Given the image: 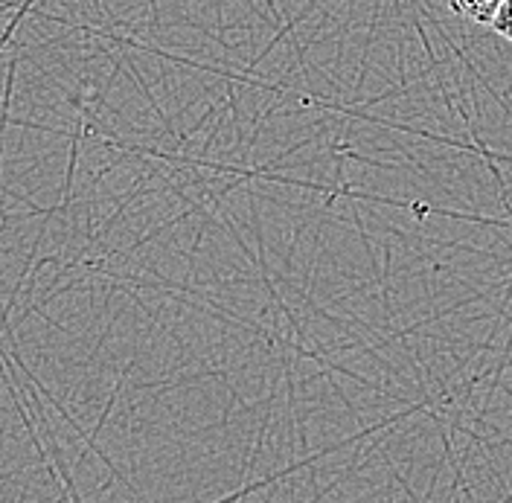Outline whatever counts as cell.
Returning <instances> with one entry per match:
<instances>
[{"instance_id":"6da1fadb","label":"cell","mask_w":512,"mask_h":503,"mask_svg":"<svg viewBox=\"0 0 512 503\" xmlns=\"http://www.w3.org/2000/svg\"><path fill=\"white\" fill-rule=\"evenodd\" d=\"M443 3H446L454 15H460V18H469L475 24H492L498 6L504 0H443Z\"/></svg>"},{"instance_id":"7a4b0ae2","label":"cell","mask_w":512,"mask_h":503,"mask_svg":"<svg viewBox=\"0 0 512 503\" xmlns=\"http://www.w3.org/2000/svg\"><path fill=\"white\" fill-rule=\"evenodd\" d=\"M489 27L498 32L501 38L512 41V0H504V3L498 6V12H495V18H492Z\"/></svg>"}]
</instances>
